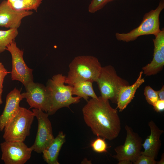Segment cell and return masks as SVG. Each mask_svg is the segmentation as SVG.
I'll use <instances>...</instances> for the list:
<instances>
[{"instance_id": "1", "label": "cell", "mask_w": 164, "mask_h": 164, "mask_svg": "<svg viewBox=\"0 0 164 164\" xmlns=\"http://www.w3.org/2000/svg\"><path fill=\"white\" fill-rule=\"evenodd\" d=\"M87 102L82 111L84 121L93 133L109 140L117 138L121 129L117 108H113L109 100L101 96Z\"/></svg>"}, {"instance_id": "2", "label": "cell", "mask_w": 164, "mask_h": 164, "mask_svg": "<svg viewBox=\"0 0 164 164\" xmlns=\"http://www.w3.org/2000/svg\"><path fill=\"white\" fill-rule=\"evenodd\" d=\"M69 70L65 83L73 86L78 82H97L102 67L98 59L90 55L75 57L69 65Z\"/></svg>"}, {"instance_id": "3", "label": "cell", "mask_w": 164, "mask_h": 164, "mask_svg": "<svg viewBox=\"0 0 164 164\" xmlns=\"http://www.w3.org/2000/svg\"><path fill=\"white\" fill-rule=\"evenodd\" d=\"M66 76L58 74L48 80L46 87L49 91L51 98L50 109L49 115L54 114L58 110L63 107H69L72 104L80 101L81 97H73V86L65 84Z\"/></svg>"}, {"instance_id": "4", "label": "cell", "mask_w": 164, "mask_h": 164, "mask_svg": "<svg viewBox=\"0 0 164 164\" xmlns=\"http://www.w3.org/2000/svg\"><path fill=\"white\" fill-rule=\"evenodd\" d=\"M164 9V0H160L157 8L145 13L139 26L127 33L116 32L115 36L118 41L126 42L135 40L140 36L153 35L160 32L159 17Z\"/></svg>"}, {"instance_id": "5", "label": "cell", "mask_w": 164, "mask_h": 164, "mask_svg": "<svg viewBox=\"0 0 164 164\" xmlns=\"http://www.w3.org/2000/svg\"><path fill=\"white\" fill-rule=\"evenodd\" d=\"M34 117L32 111L20 107L17 113L4 128L3 137L5 141L24 142L30 134Z\"/></svg>"}, {"instance_id": "6", "label": "cell", "mask_w": 164, "mask_h": 164, "mask_svg": "<svg viewBox=\"0 0 164 164\" xmlns=\"http://www.w3.org/2000/svg\"><path fill=\"white\" fill-rule=\"evenodd\" d=\"M96 82L101 96L115 104L121 88L129 84L128 81L118 76L114 67L111 65L102 67Z\"/></svg>"}, {"instance_id": "7", "label": "cell", "mask_w": 164, "mask_h": 164, "mask_svg": "<svg viewBox=\"0 0 164 164\" xmlns=\"http://www.w3.org/2000/svg\"><path fill=\"white\" fill-rule=\"evenodd\" d=\"M126 136L124 143L114 149L116 154L113 157L119 162L118 164H132L141 154L142 140L132 128L126 125Z\"/></svg>"}, {"instance_id": "8", "label": "cell", "mask_w": 164, "mask_h": 164, "mask_svg": "<svg viewBox=\"0 0 164 164\" xmlns=\"http://www.w3.org/2000/svg\"><path fill=\"white\" fill-rule=\"evenodd\" d=\"M6 50L10 52L12 57V80L20 82L25 87L33 82V70L29 68L25 63L23 58V51L17 46L14 41L7 46Z\"/></svg>"}, {"instance_id": "9", "label": "cell", "mask_w": 164, "mask_h": 164, "mask_svg": "<svg viewBox=\"0 0 164 164\" xmlns=\"http://www.w3.org/2000/svg\"><path fill=\"white\" fill-rule=\"evenodd\" d=\"M32 111L38 121V126L34 142L30 147L32 151L41 153L54 138L48 114L41 110L35 108Z\"/></svg>"}, {"instance_id": "10", "label": "cell", "mask_w": 164, "mask_h": 164, "mask_svg": "<svg viewBox=\"0 0 164 164\" xmlns=\"http://www.w3.org/2000/svg\"><path fill=\"white\" fill-rule=\"evenodd\" d=\"M25 88L26 92L21 94L23 98L26 99L30 108H33L48 112L51 107V98L46 86L33 81Z\"/></svg>"}, {"instance_id": "11", "label": "cell", "mask_w": 164, "mask_h": 164, "mask_svg": "<svg viewBox=\"0 0 164 164\" xmlns=\"http://www.w3.org/2000/svg\"><path fill=\"white\" fill-rule=\"evenodd\" d=\"M1 159L5 164H24L31 158L32 150L24 142L5 141L0 144Z\"/></svg>"}, {"instance_id": "12", "label": "cell", "mask_w": 164, "mask_h": 164, "mask_svg": "<svg viewBox=\"0 0 164 164\" xmlns=\"http://www.w3.org/2000/svg\"><path fill=\"white\" fill-rule=\"evenodd\" d=\"M153 39L154 45L153 57L151 62L142 69L146 76L157 74L163 69L164 66V29L162 28Z\"/></svg>"}, {"instance_id": "13", "label": "cell", "mask_w": 164, "mask_h": 164, "mask_svg": "<svg viewBox=\"0 0 164 164\" xmlns=\"http://www.w3.org/2000/svg\"><path fill=\"white\" fill-rule=\"evenodd\" d=\"M33 13L31 11H17L13 9L7 1L0 4V26L9 29H18L24 17Z\"/></svg>"}, {"instance_id": "14", "label": "cell", "mask_w": 164, "mask_h": 164, "mask_svg": "<svg viewBox=\"0 0 164 164\" xmlns=\"http://www.w3.org/2000/svg\"><path fill=\"white\" fill-rule=\"evenodd\" d=\"M24 99L20 91L14 88L7 95L3 111L0 116V131L4 128L15 116L20 108L19 103Z\"/></svg>"}, {"instance_id": "15", "label": "cell", "mask_w": 164, "mask_h": 164, "mask_svg": "<svg viewBox=\"0 0 164 164\" xmlns=\"http://www.w3.org/2000/svg\"><path fill=\"white\" fill-rule=\"evenodd\" d=\"M148 125L150 128V134L142 144L144 151H142L141 154L151 156L155 159L161 146L160 138L164 131L160 129L152 120L149 122Z\"/></svg>"}, {"instance_id": "16", "label": "cell", "mask_w": 164, "mask_h": 164, "mask_svg": "<svg viewBox=\"0 0 164 164\" xmlns=\"http://www.w3.org/2000/svg\"><path fill=\"white\" fill-rule=\"evenodd\" d=\"M142 70L139 73L135 81L131 85L122 86L119 91L117 99V107L120 112L122 111L127 106L135 97L137 89L145 82L142 78Z\"/></svg>"}, {"instance_id": "17", "label": "cell", "mask_w": 164, "mask_h": 164, "mask_svg": "<svg viewBox=\"0 0 164 164\" xmlns=\"http://www.w3.org/2000/svg\"><path fill=\"white\" fill-rule=\"evenodd\" d=\"M65 142V135L62 131L59 132L42 153L45 161L49 164H59L58 158L59 152Z\"/></svg>"}, {"instance_id": "18", "label": "cell", "mask_w": 164, "mask_h": 164, "mask_svg": "<svg viewBox=\"0 0 164 164\" xmlns=\"http://www.w3.org/2000/svg\"><path fill=\"white\" fill-rule=\"evenodd\" d=\"M93 82L90 81H82L74 84L73 86L72 94L83 98L86 101L89 97L97 98L93 87Z\"/></svg>"}, {"instance_id": "19", "label": "cell", "mask_w": 164, "mask_h": 164, "mask_svg": "<svg viewBox=\"0 0 164 164\" xmlns=\"http://www.w3.org/2000/svg\"><path fill=\"white\" fill-rule=\"evenodd\" d=\"M14 9L17 11H31L37 12L42 0H7Z\"/></svg>"}, {"instance_id": "20", "label": "cell", "mask_w": 164, "mask_h": 164, "mask_svg": "<svg viewBox=\"0 0 164 164\" xmlns=\"http://www.w3.org/2000/svg\"><path fill=\"white\" fill-rule=\"evenodd\" d=\"M18 34L17 29L0 30V53L6 50L7 46L14 41Z\"/></svg>"}, {"instance_id": "21", "label": "cell", "mask_w": 164, "mask_h": 164, "mask_svg": "<svg viewBox=\"0 0 164 164\" xmlns=\"http://www.w3.org/2000/svg\"><path fill=\"white\" fill-rule=\"evenodd\" d=\"M104 139L97 136V138L91 142V146L93 150L97 153L107 152L108 147Z\"/></svg>"}, {"instance_id": "22", "label": "cell", "mask_w": 164, "mask_h": 164, "mask_svg": "<svg viewBox=\"0 0 164 164\" xmlns=\"http://www.w3.org/2000/svg\"><path fill=\"white\" fill-rule=\"evenodd\" d=\"M144 94L147 102L152 106L159 99L156 91L149 86L145 87Z\"/></svg>"}, {"instance_id": "23", "label": "cell", "mask_w": 164, "mask_h": 164, "mask_svg": "<svg viewBox=\"0 0 164 164\" xmlns=\"http://www.w3.org/2000/svg\"><path fill=\"white\" fill-rule=\"evenodd\" d=\"M116 0H92L90 4L88 11L94 13L102 9L108 3Z\"/></svg>"}, {"instance_id": "24", "label": "cell", "mask_w": 164, "mask_h": 164, "mask_svg": "<svg viewBox=\"0 0 164 164\" xmlns=\"http://www.w3.org/2000/svg\"><path fill=\"white\" fill-rule=\"evenodd\" d=\"M157 162L154 158L141 154L133 163L134 164H156Z\"/></svg>"}, {"instance_id": "25", "label": "cell", "mask_w": 164, "mask_h": 164, "mask_svg": "<svg viewBox=\"0 0 164 164\" xmlns=\"http://www.w3.org/2000/svg\"><path fill=\"white\" fill-rule=\"evenodd\" d=\"M9 73L5 68L2 63L0 62V105L2 103V95L3 92V83L4 78Z\"/></svg>"}, {"instance_id": "26", "label": "cell", "mask_w": 164, "mask_h": 164, "mask_svg": "<svg viewBox=\"0 0 164 164\" xmlns=\"http://www.w3.org/2000/svg\"><path fill=\"white\" fill-rule=\"evenodd\" d=\"M153 109L157 112H160L164 110V100L159 99L153 105Z\"/></svg>"}, {"instance_id": "27", "label": "cell", "mask_w": 164, "mask_h": 164, "mask_svg": "<svg viewBox=\"0 0 164 164\" xmlns=\"http://www.w3.org/2000/svg\"><path fill=\"white\" fill-rule=\"evenodd\" d=\"M159 99L162 100H164V86L163 85L161 89L156 91Z\"/></svg>"}, {"instance_id": "28", "label": "cell", "mask_w": 164, "mask_h": 164, "mask_svg": "<svg viewBox=\"0 0 164 164\" xmlns=\"http://www.w3.org/2000/svg\"><path fill=\"white\" fill-rule=\"evenodd\" d=\"M157 164H164V153L162 154L161 160L159 162H157Z\"/></svg>"}]
</instances>
